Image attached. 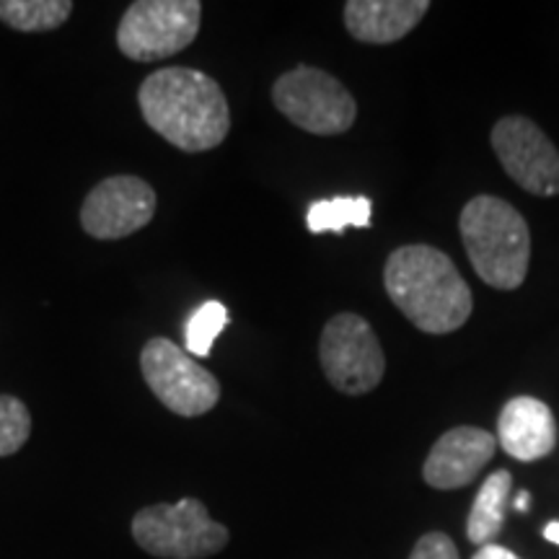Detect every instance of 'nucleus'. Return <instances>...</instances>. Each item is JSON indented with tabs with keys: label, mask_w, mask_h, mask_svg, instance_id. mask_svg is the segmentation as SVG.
<instances>
[{
	"label": "nucleus",
	"mask_w": 559,
	"mask_h": 559,
	"mask_svg": "<svg viewBox=\"0 0 559 559\" xmlns=\"http://www.w3.org/2000/svg\"><path fill=\"white\" fill-rule=\"evenodd\" d=\"M277 111L311 135H342L358 120V104L326 70L298 66L272 83Z\"/></svg>",
	"instance_id": "nucleus-5"
},
{
	"label": "nucleus",
	"mask_w": 559,
	"mask_h": 559,
	"mask_svg": "<svg viewBox=\"0 0 559 559\" xmlns=\"http://www.w3.org/2000/svg\"><path fill=\"white\" fill-rule=\"evenodd\" d=\"M73 11V0H0V21L24 34L60 29Z\"/></svg>",
	"instance_id": "nucleus-15"
},
{
	"label": "nucleus",
	"mask_w": 559,
	"mask_h": 559,
	"mask_svg": "<svg viewBox=\"0 0 559 559\" xmlns=\"http://www.w3.org/2000/svg\"><path fill=\"white\" fill-rule=\"evenodd\" d=\"M544 539L559 547V521H549L547 526H544Z\"/></svg>",
	"instance_id": "nucleus-21"
},
{
	"label": "nucleus",
	"mask_w": 559,
	"mask_h": 559,
	"mask_svg": "<svg viewBox=\"0 0 559 559\" xmlns=\"http://www.w3.org/2000/svg\"><path fill=\"white\" fill-rule=\"evenodd\" d=\"M528 502H531V495H528V492H519V498H515V510H521V513H526Z\"/></svg>",
	"instance_id": "nucleus-22"
},
{
	"label": "nucleus",
	"mask_w": 559,
	"mask_h": 559,
	"mask_svg": "<svg viewBox=\"0 0 559 559\" xmlns=\"http://www.w3.org/2000/svg\"><path fill=\"white\" fill-rule=\"evenodd\" d=\"M383 285L396 309L419 332H456L472 317V288L459 275L451 257L430 243L396 249L383 267Z\"/></svg>",
	"instance_id": "nucleus-2"
},
{
	"label": "nucleus",
	"mask_w": 559,
	"mask_h": 559,
	"mask_svg": "<svg viewBox=\"0 0 559 559\" xmlns=\"http://www.w3.org/2000/svg\"><path fill=\"white\" fill-rule=\"evenodd\" d=\"M409 559H459V549L449 534L443 531H430L415 544Z\"/></svg>",
	"instance_id": "nucleus-19"
},
{
	"label": "nucleus",
	"mask_w": 559,
	"mask_h": 559,
	"mask_svg": "<svg viewBox=\"0 0 559 559\" xmlns=\"http://www.w3.org/2000/svg\"><path fill=\"white\" fill-rule=\"evenodd\" d=\"M472 559H521V557L515 555V551L500 547V544H487V547H479L474 551Z\"/></svg>",
	"instance_id": "nucleus-20"
},
{
	"label": "nucleus",
	"mask_w": 559,
	"mask_h": 559,
	"mask_svg": "<svg viewBox=\"0 0 559 559\" xmlns=\"http://www.w3.org/2000/svg\"><path fill=\"white\" fill-rule=\"evenodd\" d=\"M32 436V412L19 396L0 394V459L13 456Z\"/></svg>",
	"instance_id": "nucleus-18"
},
{
	"label": "nucleus",
	"mask_w": 559,
	"mask_h": 559,
	"mask_svg": "<svg viewBox=\"0 0 559 559\" xmlns=\"http://www.w3.org/2000/svg\"><path fill=\"white\" fill-rule=\"evenodd\" d=\"M156 190L132 174L102 179L81 205V228L91 239L117 241L143 230L156 215Z\"/></svg>",
	"instance_id": "nucleus-10"
},
{
	"label": "nucleus",
	"mask_w": 559,
	"mask_h": 559,
	"mask_svg": "<svg viewBox=\"0 0 559 559\" xmlns=\"http://www.w3.org/2000/svg\"><path fill=\"white\" fill-rule=\"evenodd\" d=\"M428 11V0H349L345 26L353 39L366 45H394L407 37Z\"/></svg>",
	"instance_id": "nucleus-13"
},
{
	"label": "nucleus",
	"mask_w": 559,
	"mask_h": 559,
	"mask_svg": "<svg viewBox=\"0 0 559 559\" xmlns=\"http://www.w3.org/2000/svg\"><path fill=\"white\" fill-rule=\"evenodd\" d=\"M140 370L153 396L179 417H202L221 402V383L177 342L153 337L140 349Z\"/></svg>",
	"instance_id": "nucleus-7"
},
{
	"label": "nucleus",
	"mask_w": 559,
	"mask_h": 559,
	"mask_svg": "<svg viewBox=\"0 0 559 559\" xmlns=\"http://www.w3.org/2000/svg\"><path fill=\"white\" fill-rule=\"evenodd\" d=\"M492 148L508 177L536 198L559 194V151L534 120L508 115L492 128Z\"/></svg>",
	"instance_id": "nucleus-9"
},
{
	"label": "nucleus",
	"mask_w": 559,
	"mask_h": 559,
	"mask_svg": "<svg viewBox=\"0 0 559 559\" xmlns=\"http://www.w3.org/2000/svg\"><path fill=\"white\" fill-rule=\"evenodd\" d=\"M200 24V0H135L117 26V47L135 62H156L187 50Z\"/></svg>",
	"instance_id": "nucleus-6"
},
{
	"label": "nucleus",
	"mask_w": 559,
	"mask_h": 559,
	"mask_svg": "<svg viewBox=\"0 0 559 559\" xmlns=\"http://www.w3.org/2000/svg\"><path fill=\"white\" fill-rule=\"evenodd\" d=\"M459 230L479 280L498 290L521 288L531 262V230L519 210L492 194H477L461 210Z\"/></svg>",
	"instance_id": "nucleus-3"
},
{
	"label": "nucleus",
	"mask_w": 559,
	"mask_h": 559,
	"mask_svg": "<svg viewBox=\"0 0 559 559\" xmlns=\"http://www.w3.org/2000/svg\"><path fill=\"white\" fill-rule=\"evenodd\" d=\"M319 360L326 381L349 396L373 391L386 373L381 342L358 313H337L326 321L319 340Z\"/></svg>",
	"instance_id": "nucleus-8"
},
{
	"label": "nucleus",
	"mask_w": 559,
	"mask_h": 559,
	"mask_svg": "<svg viewBox=\"0 0 559 559\" xmlns=\"http://www.w3.org/2000/svg\"><path fill=\"white\" fill-rule=\"evenodd\" d=\"M495 438L510 459L531 464L557 449V419L536 396H515L502 407Z\"/></svg>",
	"instance_id": "nucleus-12"
},
{
	"label": "nucleus",
	"mask_w": 559,
	"mask_h": 559,
	"mask_svg": "<svg viewBox=\"0 0 559 559\" xmlns=\"http://www.w3.org/2000/svg\"><path fill=\"white\" fill-rule=\"evenodd\" d=\"M230 321V313L226 304L221 300H205V304L198 306L190 313V319L185 321V347L190 355H198V358H207L213 353L215 340L218 334L226 330Z\"/></svg>",
	"instance_id": "nucleus-17"
},
{
	"label": "nucleus",
	"mask_w": 559,
	"mask_h": 559,
	"mask_svg": "<svg viewBox=\"0 0 559 559\" xmlns=\"http://www.w3.org/2000/svg\"><path fill=\"white\" fill-rule=\"evenodd\" d=\"M132 539L156 559H207L228 547L230 531L213 521L198 498L140 508L130 523Z\"/></svg>",
	"instance_id": "nucleus-4"
},
{
	"label": "nucleus",
	"mask_w": 559,
	"mask_h": 559,
	"mask_svg": "<svg viewBox=\"0 0 559 559\" xmlns=\"http://www.w3.org/2000/svg\"><path fill=\"white\" fill-rule=\"evenodd\" d=\"M498 451V438L489 430L461 425L443 432L423 464V479L432 489L469 487Z\"/></svg>",
	"instance_id": "nucleus-11"
},
{
	"label": "nucleus",
	"mask_w": 559,
	"mask_h": 559,
	"mask_svg": "<svg viewBox=\"0 0 559 559\" xmlns=\"http://www.w3.org/2000/svg\"><path fill=\"white\" fill-rule=\"evenodd\" d=\"M510 489H513V474L506 469L492 472L481 481L477 498L472 502L469 519H466V539L474 547H487L500 536Z\"/></svg>",
	"instance_id": "nucleus-14"
},
{
	"label": "nucleus",
	"mask_w": 559,
	"mask_h": 559,
	"mask_svg": "<svg viewBox=\"0 0 559 559\" xmlns=\"http://www.w3.org/2000/svg\"><path fill=\"white\" fill-rule=\"evenodd\" d=\"M370 215H373V205L362 194L317 200L306 213V226L311 234H342L347 226L368 228Z\"/></svg>",
	"instance_id": "nucleus-16"
},
{
	"label": "nucleus",
	"mask_w": 559,
	"mask_h": 559,
	"mask_svg": "<svg viewBox=\"0 0 559 559\" xmlns=\"http://www.w3.org/2000/svg\"><path fill=\"white\" fill-rule=\"evenodd\" d=\"M143 120L185 153L218 148L230 130V109L221 83L194 68H160L138 91Z\"/></svg>",
	"instance_id": "nucleus-1"
}]
</instances>
